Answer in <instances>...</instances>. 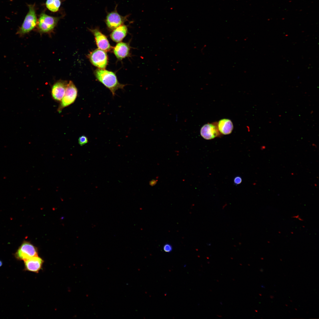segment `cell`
I'll return each instance as SVG.
<instances>
[{"mask_svg": "<svg viewBox=\"0 0 319 319\" xmlns=\"http://www.w3.org/2000/svg\"><path fill=\"white\" fill-rule=\"evenodd\" d=\"M94 74L97 80L110 91L113 97L115 95L116 90L123 89L126 85L119 82L115 74L113 72L98 69L95 71Z\"/></svg>", "mask_w": 319, "mask_h": 319, "instance_id": "cell-1", "label": "cell"}, {"mask_svg": "<svg viewBox=\"0 0 319 319\" xmlns=\"http://www.w3.org/2000/svg\"><path fill=\"white\" fill-rule=\"evenodd\" d=\"M61 17H54L42 12L38 19L37 30L40 34L49 33L52 32L56 26Z\"/></svg>", "mask_w": 319, "mask_h": 319, "instance_id": "cell-2", "label": "cell"}, {"mask_svg": "<svg viewBox=\"0 0 319 319\" xmlns=\"http://www.w3.org/2000/svg\"><path fill=\"white\" fill-rule=\"evenodd\" d=\"M35 6V4L28 5V12L17 32L19 35L22 36L29 33L37 26L38 19Z\"/></svg>", "mask_w": 319, "mask_h": 319, "instance_id": "cell-3", "label": "cell"}, {"mask_svg": "<svg viewBox=\"0 0 319 319\" xmlns=\"http://www.w3.org/2000/svg\"><path fill=\"white\" fill-rule=\"evenodd\" d=\"M117 5H116L114 10L110 12H107L105 22L107 28L110 30H113L120 25L124 24L128 20L129 15L123 16L120 15L117 11Z\"/></svg>", "mask_w": 319, "mask_h": 319, "instance_id": "cell-4", "label": "cell"}, {"mask_svg": "<svg viewBox=\"0 0 319 319\" xmlns=\"http://www.w3.org/2000/svg\"><path fill=\"white\" fill-rule=\"evenodd\" d=\"M78 94V90L71 81L68 83L65 93L61 100V103L58 109L59 113L61 112L62 110L73 103L75 100Z\"/></svg>", "mask_w": 319, "mask_h": 319, "instance_id": "cell-5", "label": "cell"}, {"mask_svg": "<svg viewBox=\"0 0 319 319\" xmlns=\"http://www.w3.org/2000/svg\"><path fill=\"white\" fill-rule=\"evenodd\" d=\"M88 57L91 63L98 69H105L108 63L107 54L105 51L99 48L91 52Z\"/></svg>", "mask_w": 319, "mask_h": 319, "instance_id": "cell-6", "label": "cell"}, {"mask_svg": "<svg viewBox=\"0 0 319 319\" xmlns=\"http://www.w3.org/2000/svg\"><path fill=\"white\" fill-rule=\"evenodd\" d=\"M37 248L32 244L24 242L19 247L15 254L16 258L19 260L25 261L31 258L38 255Z\"/></svg>", "mask_w": 319, "mask_h": 319, "instance_id": "cell-7", "label": "cell"}, {"mask_svg": "<svg viewBox=\"0 0 319 319\" xmlns=\"http://www.w3.org/2000/svg\"><path fill=\"white\" fill-rule=\"evenodd\" d=\"M93 35L98 48L105 51H110L112 48L110 45L106 36L97 28L89 29Z\"/></svg>", "mask_w": 319, "mask_h": 319, "instance_id": "cell-8", "label": "cell"}, {"mask_svg": "<svg viewBox=\"0 0 319 319\" xmlns=\"http://www.w3.org/2000/svg\"><path fill=\"white\" fill-rule=\"evenodd\" d=\"M67 81L59 80L52 86L51 94L53 98L57 101H60L65 93L68 84Z\"/></svg>", "mask_w": 319, "mask_h": 319, "instance_id": "cell-9", "label": "cell"}, {"mask_svg": "<svg viewBox=\"0 0 319 319\" xmlns=\"http://www.w3.org/2000/svg\"><path fill=\"white\" fill-rule=\"evenodd\" d=\"M201 136L205 139L211 140L220 136L217 125L214 123H208L204 125L200 130Z\"/></svg>", "mask_w": 319, "mask_h": 319, "instance_id": "cell-10", "label": "cell"}, {"mask_svg": "<svg viewBox=\"0 0 319 319\" xmlns=\"http://www.w3.org/2000/svg\"><path fill=\"white\" fill-rule=\"evenodd\" d=\"M25 269L30 272L38 273L41 269L44 261L38 256L31 258L24 261Z\"/></svg>", "mask_w": 319, "mask_h": 319, "instance_id": "cell-11", "label": "cell"}, {"mask_svg": "<svg viewBox=\"0 0 319 319\" xmlns=\"http://www.w3.org/2000/svg\"><path fill=\"white\" fill-rule=\"evenodd\" d=\"M130 48L128 43L119 42L113 48V53L119 60L128 56L130 54Z\"/></svg>", "mask_w": 319, "mask_h": 319, "instance_id": "cell-12", "label": "cell"}, {"mask_svg": "<svg viewBox=\"0 0 319 319\" xmlns=\"http://www.w3.org/2000/svg\"><path fill=\"white\" fill-rule=\"evenodd\" d=\"M128 31L127 26L122 25L113 30L110 34V38L114 41L119 42L126 36Z\"/></svg>", "mask_w": 319, "mask_h": 319, "instance_id": "cell-13", "label": "cell"}, {"mask_svg": "<svg viewBox=\"0 0 319 319\" xmlns=\"http://www.w3.org/2000/svg\"><path fill=\"white\" fill-rule=\"evenodd\" d=\"M218 130L220 134L228 135L231 133L233 126L231 121L228 119H223L220 120L217 123Z\"/></svg>", "mask_w": 319, "mask_h": 319, "instance_id": "cell-14", "label": "cell"}, {"mask_svg": "<svg viewBox=\"0 0 319 319\" xmlns=\"http://www.w3.org/2000/svg\"><path fill=\"white\" fill-rule=\"evenodd\" d=\"M61 0H46L45 5L47 9L50 11L56 12H58L61 6Z\"/></svg>", "mask_w": 319, "mask_h": 319, "instance_id": "cell-15", "label": "cell"}, {"mask_svg": "<svg viewBox=\"0 0 319 319\" xmlns=\"http://www.w3.org/2000/svg\"><path fill=\"white\" fill-rule=\"evenodd\" d=\"M78 143L81 146H82L87 144L88 142L87 137L84 135L80 136L78 139Z\"/></svg>", "mask_w": 319, "mask_h": 319, "instance_id": "cell-16", "label": "cell"}, {"mask_svg": "<svg viewBox=\"0 0 319 319\" xmlns=\"http://www.w3.org/2000/svg\"><path fill=\"white\" fill-rule=\"evenodd\" d=\"M163 248L164 250L166 252H170L172 249V246L169 243L165 244Z\"/></svg>", "mask_w": 319, "mask_h": 319, "instance_id": "cell-17", "label": "cell"}, {"mask_svg": "<svg viewBox=\"0 0 319 319\" xmlns=\"http://www.w3.org/2000/svg\"><path fill=\"white\" fill-rule=\"evenodd\" d=\"M242 181V179L241 177L240 176H237L235 177L234 179V184L237 185L240 184Z\"/></svg>", "mask_w": 319, "mask_h": 319, "instance_id": "cell-18", "label": "cell"}, {"mask_svg": "<svg viewBox=\"0 0 319 319\" xmlns=\"http://www.w3.org/2000/svg\"><path fill=\"white\" fill-rule=\"evenodd\" d=\"M2 265V262L0 260V267H1Z\"/></svg>", "mask_w": 319, "mask_h": 319, "instance_id": "cell-19", "label": "cell"}, {"mask_svg": "<svg viewBox=\"0 0 319 319\" xmlns=\"http://www.w3.org/2000/svg\"><path fill=\"white\" fill-rule=\"evenodd\" d=\"M313 111H311V114H312V113H313Z\"/></svg>", "mask_w": 319, "mask_h": 319, "instance_id": "cell-20", "label": "cell"}]
</instances>
